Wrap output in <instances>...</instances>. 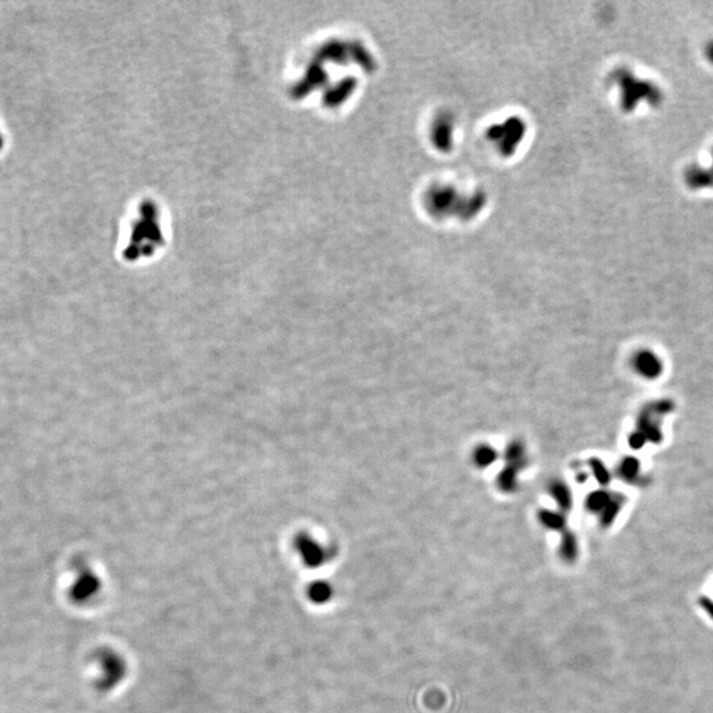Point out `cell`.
I'll list each match as a JSON object with an SVG mask.
<instances>
[{"label":"cell","mask_w":713,"mask_h":713,"mask_svg":"<svg viewBox=\"0 0 713 713\" xmlns=\"http://www.w3.org/2000/svg\"><path fill=\"white\" fill-rule=\"evenodd\" d=\"M98 667L101 669L97 686L102 691L114 688L126 674V663L123 658L114 652L105 650L98 655Z\"/></svg>","instance_id":"obj_1"},{"label":"cell","mask_w":713,"mask_h":713,"mask_svg":"<svg viewBox=\"0 0 713 713\" xmlns=\"http://www.w3.org/2000/svg\"><path fill=\"white\" fill-rule=\"evenodd\" d=\"M101 580L96 573L89 568H79L76 579L69 590L71 601L76 604H86L94 599L101 590Z\"/></svg>","instance_id":"obj_2"},{"label":"cell","mask_w":713,"mask_h":713,"mask_svg":"<svg viewBox=\"0 0 713 713\" xmlns=\"http://www.w3.org/2000/svg\"><path fill=\"white\" fill-rule=\"evenodd\" d=\"M634 369L643 378L655 379L662 374V362L657 354L649 350L638 352L634 357Z\"/></svg>","instance_id":"obj_3"},{"label":"cell","mask_w":713,"mask_h":713,"mask_svg":"<svg viewBox=\"0 0 713 713\" xmlns=\"http://www.w3.org/2000/svg\"><path fill=\"white\" fill-rule=\"evenodd\" d=\"M298 551L300 552L301 559L308 567H318L321 564L325 563L326 552L323 547L320 546L317 542L309 537H300L298 539Z\"/></svg>","instance_id":"obj_4"},{"label":"cell","mask_w":713,"mask_h":713,"mask_svg":"<svg viewBox=\"0 0 713 713\" xmlns=\"http://www.w3.org/2000/svg\"><path fill=\"white\" fill-rule=\"evenodd\" d=\"M505 457H506L509 467H515L517 470H520L522 467H525V462H526L525 447L518 441L510 443L509 447L506 448Z\"/></svg>","instance_id":"obj_5"},{"label":"cell","mask_w":713,"mask_h":713,"mask_svg":"<svg viewBox=\"0 0 713 713\" xmlns=\"http://www.w3.org/2000/svg\"><path fill=\"white\" fill-rule=\"evenodd\" d=\"M333 596L332 587L325 581H317L310 584L308 588V597L315 604H325Z\"/></svg>","instance_id":"obj_6"},{"label":"cell","mask_w":713,"mask_h":713,"mask_svg":"<svg viewBox=\"0 0 713 713\" xmlns=\"http://www.w3.org/2000/svg\"><path fill=\"white\" fill-rule=\"evenodd\" d=\"M497 481H498V486H500L502 492L511 493V492H514L517 489L518 470L515 467L506 465V467L500 472Z\"/></svg>","instance_id":"obj_7"},{"label":"cell","mask_w":713,"mask_h":713,"mask_svg":"<svg viewBox=\"0 0 713 713\" xmlns=\"http://www.w3.org/2000/svg\"><path fill=\"white\" fill-rule=\"evenodd\" d=\"M497 456H498V453H497V450L493 447L482 444V445H478L475 448V453H473V460H475L477 467H490L494 461L497 460Z\"/></svg>","instance_id":"obj_8"},{"label":"cell","mask_w":713,"mask_h":713,"mask_svg":"<svg viewBox=\"0 0 713 713\" xmlns=\"http://www.w3.org/2000/svg\"><path fill=\"white\" fill-rule=\"evenodd\" d=\"M550 492H551V495L556 503L563 510H568L571 507L572 498H571V492H570L567 485H564L563 482H554L550 487Z\"/></svg>","instance_id":"obj_9"},{"label":"cell","mask_w":713,"mask_h":713,"mask_svg":"<svg viewBox=\"0 0 713 713\" xmlns=\"http://www.w3.org/2000/svg\"><path fill=\"white\" fill-rule=\"evenodd\" d=\"M537 518L540 520V523L545 526V527L548 528V530H562L565 526V520L563 518V515H560L559 512H555V511L551 510H540L539 511V515Z\"/></svg>","instance_id":"obj_10"},{"label":"cell","mask_w":713,"mask_h":713,"mask_svg":"<svg viewBox=\"0 0 713 713\" xmlns=\"http://www.w3.org/2000/svg\"><path fill=\"white\" fill-rule=\"evenodd\" d=\"M560 555L563 557L564 562H573L576 555H577V543L572 534L565 532L562 539L560 545Z\"/></svg>","instance_id":"obj_11"},{"label":"cell","mask_w":713,"mask_h":713,"mask_svg":"<svg viewBox=\"0 0 713 713\" xmlns=\"http://www.w3.org/2000/svg\"><path fill=\"white\" fill-rule=\"evenodd\" d=\"M609 502H610L609 494L605 493V492H595V493L588 495L587 507L595 512H597V511L602 512L609 505Z\"/></svg>","instance_id":"obj_12"},{"label":"cell","mask_w":713,"mask_h":713,"mask_svg":"<svg viewBox=\"0 0 713 713\" xmlns=\"http://www.w3.org/2000/svg\"><path fill=\"white\" fill-rule=\"evenodd\" d=\"M590 467L595 473V477L599 480L601 484H605L609 481V473H607V469L604 467L602 462H600L599 460H592L590 462Z\"/></svg>","instance_id":"obj_13"},{"label":"cell","mask_w":713,"mask_h":713,"mask_svg":"<svg viewBox=\"0 0 713 713\" xmlns=\"http://www.w3.org/2000/svg\"><path fill=\"white\" fill-rule=\"evenodd\" d=\"M638 472V462L634 458H627L621 465V473L626 478L634 477Z\"/></svg>","instance_id":"obj_14"},{"label":"cell","mask_w":713,"mask_h":713,"mask_svg":"<svg viewBox=\"0 0 713 713\" xmlns=\"http://www.w3.org/2000/svg\"><path fill=\"white\" fill-rule=\"evenodd\" d=\"M630 443H632V447H634V448H641L643 443H644L642 433H635V435H633L630 438Z\"/></svg>","instance_id":"obj_15"},{"label":"cell","mask_w":713,"mask_h":713,"mask_svg":"<svg viewBox=\"0 0 713 713\" xmlns=\"http://www.w3.org/2000/svg\"><path fill=\"white\" fill-rule=\"evenodd\" d=\"M1 144H3V141H1V136H0V148H1Z\"/></svg>","instance_id":"obj_16"}]
</instances>
